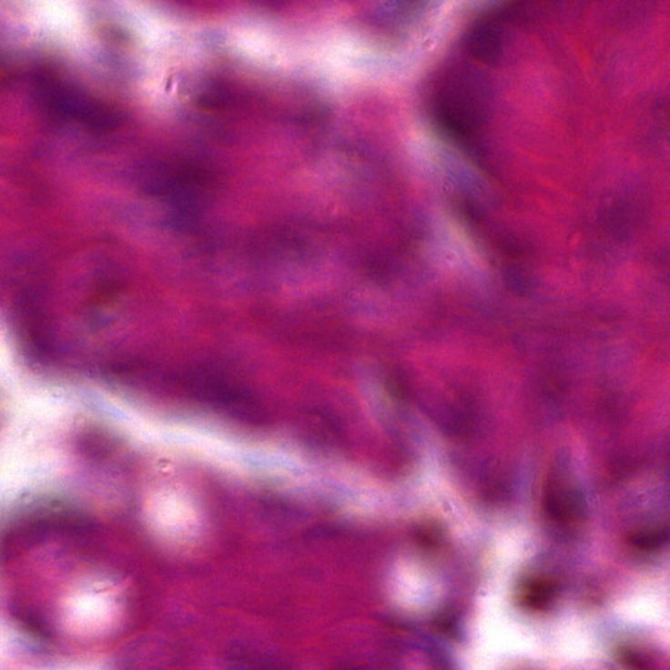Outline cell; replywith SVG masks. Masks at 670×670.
I'll list each match as a JSON object with an SVG mask.
<instances>
[{
  "label": "cell",
  "instance_id": "obj_2",
  "mask_svg": "<svg viewBox=\"0 0 670 670\" xmlns=\"http://www.w3.org/2000/svg\"><path fill=\"white\" fill-rule=\"evenodd\" d=\"M44 94L47 96L49 104H52L58 112L82 119L86 124L104 126L112 118L103 105L86 98V96L75 94L70 89L56 86V84H50Z\"/></svg>",
  "mask_w": 670,
  "mask_h": 670
},
{
  "label": "cell",
  "instance_id": "obj_5",
  "mask_svg": "<svg viewBox=\"0 0 670 670\" xmlns=\"http://www.w3.org/2000/svg\"><path fill=\"white\" fill-rule=\"evenodd\" d=\"M226 664L227 670H282L274 661L247 649H233Z\"/></svg>",
  "mask_w": 670,
  "mask_h": 670
},
{
  "label": "cell",
  "instance_id": "obj_1",
  "mask_svg": "<svg viewBox=\"0 0 670 670\" xmlns=\"http://www.w3.org/2000/svg\"><path fill=\"white\" fill-rule=\"evenodd\" d=\"M432 113L447 136L474 148L486 121V84L466 68H453L436 88Z\"/></svg>",
  "mask_w": 670,
  "mask_h": 670
},
{
  "label": "cell",
  "instance_id": "obj_6",
  "mask_svg": "<svg viewBox=\"0 0 670 670\" xmlns=\"http://www.w3.org/2000/svg\"><path fill=\"white\" fill-rule=\"evenodd\" d=\"M654 116L661 125L670 127V97L660 98L655 104Z\"/></svg>",
  "mask_w": 670,
  "mask_h": 670
},
{
  "label": "cell",
  "instance_id": "obj_3",
  "mask_svg": "<svg viewBox=\"0 0 670 670\" xmlns=\"http://www.w3.org/2000/svg\"><path fill=\"white\" fill-rule=\"evenodd\" d=\"M465 46L468 53L483 63L498 62L502 53L501 26L492 20H480L466 33Z\"/></svg>",
  "mask_w": 670,
  "mask_h": 670
},
{
  "label": "cell",
  "instance_id": "obj_4",
  "mask_svg": "<svg viewBox=\"0 0 670 670\" xmlns=\"http://www.w3.org/2000/svg\"><path fill=\"white\" fill-rule=\"evenodd\" d=\"M598 218L610 235L627 239L635 226V206L624 197L607 196L598 208Z\"/></svg>",
  "mask_w": 670,
  "mask_h": 670
}]
</instances>
